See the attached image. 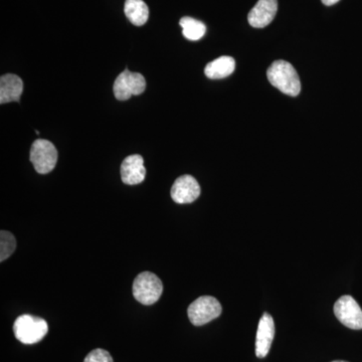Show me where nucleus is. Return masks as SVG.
I'll return each instance as SVG.
<instances>
[{
	"mask_svg": "<svg viewBox=\"0 0 362 362\" xmlns=\"http://www.w3.org/2000/svg\"><path fill=\"white\" fill-rule=\"evenodd\" d=\"M269 82L288 96L296 97L301 90V82L291 64L276 61L267 71Z\"/></svg>",
	"mask_w": 362,
	"mask_h": 362,
	"instance_id": "1",
	"label": "nucleus"
},
{
	"mask_svg": "<svg viewBox=\"0 0 362 362\" xmlns=\"http://www.w3.org/2000/svg\"><path fill=\"white\" fill-rule=\"evenodd\" d=\"M47 331L49 326L45 319L30 314L18 317L13 324L14 335L23 344L40 342L47 335Z\"/></svg>",
	"mask_w": 362,
	"mask_h": 362,
	"instance_id": "2",
	"label": "nucleus"
},
{
	"mask_svg": "<svg viewBox=\"0 0 362 362\" xmlns=\"http://www.w3.org/2000/svg\"><path fill=\"white\" fill-rule=\"evenodd\" d=\"M133 296L139 303L152 305L158 301L163 292L160 279L151 272H143L135 278L132 287Z\"/></svg>",
	"mask_w": 362,
	"mask_h": 362,
	"instance_id": "3",
	"label": "nucleus"
},
{
	"mask_svg": "<svg viewBox=\"0 0 362 362\" xmlns=\"http://www.w3.org/2000/svg\"><path fill=\"white\" fill-rule=\"evenodd\" d=\"M223 307L214 297L202 296L189 305L187 315L194 326H202L221 316Z\"/></svg>",
	"mask_w": 362,
	"mask_h": 362,
	"instance_id": "4",
	"label": "nucleus"
},
{
	"mask_svg": "<svg viewBox=\"0 0 362 362\" xmlns=\"http://www.w3.org/2000/svg\"><path fill=\"white\" fill-rule=\"evenodd\" d=\"M30 158L37 173L47 175L56 168L58 162V150L52 142L37 139L33 142Z\"/></svg>",
	"mask_w": 362,
	"mask_h": 362,
	"instance_id": "5",
	"label": "nucleus"
},
{
	"mask_svg": "<svg viewBox=\"0 0 362 362\" xmlns=\"http://www.w3.org/2000/svg\"><path fill=\"white\" fill-rule=\"evenodd\" d=\"M146 88V81L141 74L125 70L117 77L114 83V95L117 100L126 101L132 96L141 95Z\"/></svg>",
	"mask_w": 362,
	"mask_h": 362,
	"instance_id": "6",
	"label": "nucleus"
},
{
	"mask_svg": "<svg viewBox=\"0 0 362 362\" xmlns=\"http://www.w3.org/2000/svg\"><path fill=\"white\" fill-rule=\"evenodd\" d=\"M334 314L350 329H362V310L354 297L349 295L340 297L334 304Z\"/></svg>",
	"mask_w": 362,
	"mask_h": 362,
	"instance_id": "7",
	"label": "nucleus"
},
{
	"mask_svg": "<svg viewBox=\"0 0 362 362\" xmlns=\"http://www.w3.org/2000/svg\"><path fill=\"white\" fill-rule=\"evenodd\" d=\"M201 195V187L192 175L178 177L171 187V199L176 204H192Z\"/></svg>",
	"mask_w": 362,
	"mask_h": 362,
	"instance_id": "8",
	"label": "nucleus"
},
{
	"mask_svg": "<svg viewBox=\"0 0 362 362\" xmlns=\"http://www.w3.org/2000/svg\"><path fill=\"white\" fill-rule=\"evenodd\" d=\"M275 337V323L270 314L265 313L259 319L256 337V356L264 358L270 351L272 343Z\"/></svg>",
	"mask_w": 362,
	"mask_h": 362,
	"instance_id": "9",
	"label": "nucleus"
},
{
	"mask_svg": "<svg viewBox=\"0 0 362 362\" xmlns=\"http://www.w3.org/2000/svg\"><path fill=\"white\" fill-rule=\"evenodd\" d=\"M278 11V0H259L247 16L252 28H263L270 25Z\"/></svg>",
	"mask_w": 362,
	"mask_h": 362,
	"instance_id": "10",
	"label": "nucleus"
},
{
	"mask_svg": "<svg viewBox=\"0 0 362 362\" xmlns=\"http://www.w3.org/2000/svg\"><path fill=\"white\" fill-rule=\"evenodd\" d=\"M121 178L125 185H136L145 180L146 169L141 156L134 154L126 157L121 164Z\"/></svg>",
	"mask_w": 362,
	"mask_h": 362,
	"instance_id": "11",
	"label": "nucleus"
},
{
	"mask_svg": "<svg viewBox=\"0 0 362 362\" xmlns=\"http://www.w3.org/2000/svg\"><path fill=\"white\" fill-rule=\"evenodd\" d=\"M23 80L18 76L6 74L0 78V104L18 102L23 94Z\"/></svg>",
	"mask_w": 362,
	"mask_h": 362,
	"instance_id": "12",
	"label": "nucleus"
},
{
	"mask_svg": "<svg viewBox=\"0 0 362 362\" xmlns=\"http://www.w3.org/2000/svg\"><path fill=\"white\" fill-rule=\"evenodd\" d=\"M235 69V59L230 57H221L207 64L204 69V74L207 78L216 80V78H223L232 75Z\"/></svg>",
	"mask_w": 362,
	"mask_h": 362,
	"instance_id": "13",
	"label": "nucleus"
},
{
	"mask_svg": "<svg viewBox=\"0 0 362 362\" xmlns=\"http://www.w3.org/2000/svg\"><path fill=\"white\" fill-rule=\"evenodd\" d=\"M124 13L134 25L141 26L149 18V8L143 0H126Z\"/></svg>",
	"mask_w": 362,
	"mask_h": 362,
	"instance_id": "14",
	"label": "nucleus"
},
{
	"mask_svg": "<svg viewBox=\"0 0 362 362\" xmlns=\"http://www.w3.org/2000/svg\"><path fill=\"white\" fill-rule=\"evenodd\" d=\"M180 25L183 30V35L189 40H201L206 33V26L202 21L194 20L192 18H181Z\"/></svg>",
	"mask_w": 362,
	"mask_h": 362,
	"instance_id": "15",
	"label": "nucleus"
},
{
	"mask_svg": "<svg viewBox=\"0 0 362 362\" xmlns=\"http://www.w3.org/2000/svg\"><path fill=\"white\" fill-rule=\"evenodd\" d=\"M16 247V238L13 233L1 230L0 233V261H6L13 254Z\"/></svg>",
	"mask_w": 362,
	"mask_h": 362,
	"instance_id": "16",
	"label": "nucleus"
},
{
	"mask_svg": "<svg viewBox=\"0 0 362 362\" xmlns=\"http://www.w3.org/2000/svg\"><path fill=\"white\" fill-rule=\"evenodd\" d=\"M84 362H114L111 354L106 350L97 349L86 356Z\"/></svg>",
	"mask_w": 362,
	"mask_h": 362,
	"instance_id": "17",
	"label": "nucleus"
},
{
	"mask_svg": "<svg viewBox=\"0 0 362 362\" xmlns=\"http://www.w3.org/2000/svg\"><path fill=\"white\" fill-rule=\"evenodd\" d=\"M321 1H322L323 4H325V6H330L337 4L339 0H321Z\"/></svg>",
	"mask_w": 362,
	"mask_h": 362,
	"instance_id": "18",
	"label": "nucleus"
},
{
	"mask_svg": "<svg viewBox=\"0 0 362 362\" xmlns=\"http://www.w3.org/2000/svg\"><path fill=\"white\" fill-rule=\"evenodd\" d=\"M332 362H347V361H332Z\"/></svg>",
	"mask_w": 362,
	"mask_h": 362,
	"instance_id": "19",
	"label": "nucleus"
}]
</instances>
